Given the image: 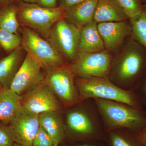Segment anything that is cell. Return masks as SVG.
Returning <instances> with one entry per match:
<instances>
[{"instance_id":"obj_23","label":"cell","mask_w":146,"mask_h":146,"mask_svg":"<svg viewBox=\"0 0 146 146\" xmlns=\"http://www.w3.org/2000/svg\"><path fill=\"white\" fill-rule=\"evenodd\" d=\"M22 39L18 34L0 28V47L11 52L20 47Z\"/></svg>"},{"instance_id":"obj_22","label":"cell","mask_w":146,"mask_h":146,"mask_svg":"<svg viewBox=\"0 0 146 146\" xmlns=\"http://www.w3.org/2000/svg\"><path fill=\"white\" fill-rule=\"evenodd\" d=\"M19 27L17 6L9 4L0 10V28L18 34Z\"/></svg>"},{"instance_id":"obj_2","label":"cell","mask_w":146,"mask_h":146,"mask_svg":"<svg viewBox=\"0 0 146 146\" xmlns=\"http://www.w3.org/2000/svg\"><path fill=\"white\" fill-rule=\"evenodd\" d=\"M146 72V49L131 39L113 60L109 78L121 89L133 91Z\"/></svg>"},{"instance_id":"obj_15","label":"cell","mask_w":146,"mask_h":146,"mask_svg":"<svg viewBox=\"0 0 146 146\" xmlns=\"http://www.w3.org/2000/svg\"><path fill=\"white\" fill-rule=\"evenodd\" d=\"M98 0H84L64 11V19L80 29L94 21Z\"/></svg>"},{"instance_id":"obj_18","label":"cell","mask_w":146,"mask_h":146,"mask_svg":"<svg viewBox=\"0 0 146 146\" xmlns=\"http://www.w3.org/2000/svg\"><path fill=\"white\" fill-rule=\"evenodd\" d=\"M129 19L116 0H98L94 21L97 23L121 22Z\"/></svg>"},{"instance_id":"obj_35","label":"cell","mask_w":146,"mask_h":146,"mask_svg":"<svg viewBox=\"0 0 146 146\" xmlns=\"http://www.w3.org/2000/svg\"><path fill=\"white\" fill-rule=\"evenodd\" d=\"M25 146L22 145H19V144L16 143H14L13 144V146Z\"/></svg>"},{"instance_id":"obj_33","label":"cell","mask_w":146,"mask_h":146,"mask_svg":"<svg viewBox=\"0 0 146 146\" xmlns=\"http://www.w3.org/2000/svg\"><path fill=\"white\" fill-rule=\"evenodd\" d=\"M18 2H25L27 3H37L38 0H16Z\"/></svg>"},{"instance_id":"obj_8","label":"cell","mask_w":146,"mask_h":146,"mask_svg":"<svg viewBox=\"0 0 146 146\" xmlns=\"http://www.w3.org/2000/svg\"><path fill=\"white\" fill-rule=\"evenodd\" d=\"M113 60L109 52L78 53L76 58L68 65L75 77L104 78L109 76Z\"/></svg>"},{"instance_id":"obj_26","label":"cell","mask_w":146,"mask_h":146,"mask_svg":"<svg viewBox=\"0 0 146 146\" xmlns=\"http://www.w3.org/2000/svg\"><path fill=\"white\" fill-rule=\"evenodd\" d=\"M14 143L8 126L0 122V146H12Z\"/></svg>"},{"instance_id":"obj_14","label":"cell","mask_w":146,"mask_h":146,"mask_svg":"<svg viewBox=\"0 0 146 146\" xmlns=\"http://www.w3.org/2000/svg\"><path fill=\"white\" fill-rule=\"evenodd\" d=\"M63 110L43 112L39 115L40 126L48 133L54 144L58 145L64 142L66 135Z\"/></svg>"},{"instance_id":"obj_11","label":"cell","mask_w":146,"mask_h":146,"mask_svg":"<svg viewBox=\"0 0 146 146\" xmlns=\"http://www.w3.org/2000/svg\"><path fill=\"white\" fill-rule=\"evenodd\" d=\"M42 67L30 55L27 53L14 76L10 89L19 96L27 94L44 80Z\"/></svg>"},{"instance_id":"obj_34","label":"cell","mask_w":146,"mask_h":146,"mask_svg":"<svg viewBox=\"0 0 146 146\" xmlns=\"http://www.w3.org/2000/svg\"><path fill=\"white\" fill-rule=\"evenodd\" d=\"M3 91V87L2 86L1 84L0 83V93Z\"/></svg>"},{"instance_id":"obj_17","label":"cell","mask_w":146,"mask_h":146,"mask_svg":"<svg viewBox=\"0 0 146 146\" xmlns=\"http://www.w3.org/2000/svg\"><path fill=\"white\" fill-rule=\"evenodd\" d=\"M23 53L22 49L19 47L0 60V83L4 91L10 89L13 79L23 63Z\"/></svg>"},{"instance_id":"obj_37","label":"cell","mask_w":146,"mask_h":146,"mask_svg":"<svg viewBox=\"0 0 146 146\" xmlns=\"http://www.w3.org/2000/svg\"><path fill=\"white\" fill-rule=\"evenodd\" d=\"M59 145H58V144H54L53 146H58Z\"/></svg>"},{"instance_id":"obj_10","label":"cell","mask_w":146,"mask_h":146,"mask_svg":"<svg viewBox=\"0 0 146 146\" xmlns=\"http://www.w3.org/2000/svg\"><path fill=\"white\" fill-rule=\"evenodd\" d=\"M39 115L20 106L8 125L14 143L25 146L32 145L40 127Z\"/></svg>"},{"instance_id":"obj_16","label":"cell","mask_w":146,"mask_h":146,"mask_svg":"<svg viewBox=\"0 0 146 146\" xmlns=\"http://www.w3.org/2000/svg\"><path fill=\"white\" fill-rule=\"evenodd\" d=\"M105 50L97 23L92 21L80 29L78 52H98Z\"/></svg>"},{"instance_id":"obj_20","label":"cell","mask_w":146,"mask_h":146,"mask_svg":"<svg viewBox=\"0 0 146 146\" xmlns=\"http://www.w3.org/2000/svg\"><path fill=\"white\" fill-rule=\"evenodd\" d=\"M105 146H144L135 133L125 129H116L106 132Z\"/></svg>"},{"instance_id":"obj_13","label":"cell","mask_w":146,"mask_h":146,"mask_svg":"<svg viewBox=\"0 0 146 146\" xmlns=\"http://www.w3.org/2000/svg\"><path fill=\"white\" fill-rule=\"evenodd\" d=\"M98 28L105 49L109 52L117 50L131 34L130 23L127 21L100 23Z\"/></svg>"},{"instance_id":"obj_24","label":"cell","mask_w":146,"mask_h":146,"mask_svg":"<svg viewBox=\"0 0 146 146\" xmlns=\"http://www.w3.org/2000/svg\"><path fill=\"white\" fill-rule=\"evenodd\" d=\"M129 18H133L140 14L143 9L141 0H116Z\"/></svg>"},{"instance_id":"obj_25","label":"cell","mask_w":146,"mask_h":146,"mask_svg":"<svg viewBox=\"0 0 146 146\" xmlns=\"http://www.w3.org/2000/svg\"><path fill=\"white\" fill-rule=\"evenodd\" d=\"M53 141L47 131L40 126L33 141L32 146H53Z\"/></svg>"},{"instance_id":"obj_29","label":"cell","mask_w":146,"mask_h":146,"mask_svg":"<svg viewBox=\"0 0 146 146\" xmlns=\"http://www.w3.org/2000/svg\"><path fill=\"white\" fill-rule=\"evenodd\" d=\"M64 146H105V144L104 141H96L77 142L67 144Z\"/></svg>"},{"instance_id":"obj_12","label":"cell","mask_w":146,"mask_h":146,"mask_svg":"<svg viewBox=\"0 0 146 146\" xmlns=\"http://www.w3.org/2000/svg\"><path fill=\"white\" fill-rule=\"evenodd\" d=\"M20 103L23 107L39 115L64 109L44 81L31 91L20 96Z\"/></svg>"},{"instance_id":"obj_32","label":"cell","mask_w":146,"mask_h":146,"mask_svg":"<svg viewBox=\"0 0 146 146\" xmlns=\"http://www.w3.org/2000/svg\"><path fill=\"white\" fill-rule=\"evenodd\" d=\"M12 0H0V7L3 8L5 6L10 4Z\"/></svg>"},{"instance_id":"obj_5","label":"cell","mask_w":146,"mask_h":146,"mask_svg":"<svg viewBox=\"0 0 146 146\" xmlns=\"http://www.w3.org/2000/svg\"><path fill=\"white\" fill-rule=\"evenodd\" d=\"M19 23L31 29L48 40L55 23L64 18V10L60 7L48 8L36 3L19 2L17 6Z\"/></svg>"},{"instance_id":"obj_9","label":"cell","mask_w":146,"mask_h":146,"mask_svg":"<svg viewBox=\"0 0 146 146\" xmlns=\"http://www.w3.org/2000/svg\"><path fill=\"white\" fill-rule=\"evenodd\" d=\"M80 29L64 18L55 23L48 41L60 55L71 63L78 53Z\"/></svg>"},{"instance_id":"obj_4","label":"cell","mask_w":146,"mask_h":146,"mask_svg":"<svg viewBox=\"0 0 146 146\" xmlns=\"http://www.w3.org/2000/svg\"><path fill=\"white\" fill-rule=\"evenodd\" d=\"M75 83L81 102L88 99H101L124 103L137 109L144 110L134 91L121 89L114 84L108 76L88 78L75 77Z\"/></svg>"},{"instance_id":"obj_6","label":"cell","mask_w":146,"mask_h":146,"mask_svg":"<svg viewBox=\"0 0 146 146\" xmlns=\"http://www.w3.org/2000/svg\"><path fill=\"white\" fill-rule=\"evenodd\" d=\"M44 82L59 101L64 109L80 102L75 83V76L68 64L46 70Z\"/></svg>"},{"instance_id":"obj_19","label":"cell","mask_w":146,"mask_h":146,"mask_svg":"<svg viewBox=\"0 0 146 146\" xmlns=\"http://www.w3.org/2000/svg\"><path fill=\"white\" fill-rule=\"evenodd\" d=\"M20 96L11 89L0 93V122L8 125L21 106Z\"/></svg>"},{"instance_id":"obj_31","label":"cell","mask_w":146,"mask_h":146,"mask_svg":"<svg viewBox=\"0 0 146 146\" xmlns=\"http://www.w3.org/2000/svg\"><path fill=\"white\" fill-rule=\"evenodd\" d=\"M136 134L143 145L146 146V127Z\"/></svg>"},{"instance_id":"obj_3","label":"cell","mask_w":146,"mask_h":146,"mask_svg":"<svg viewBox=\"0 0 146 146\" xmlns=\"http://www.w3.org/2000/svg\"><path fill=\"white\" fill-rule=\"evenodd\" d=\"M98 110L106 132L125 129L135 134L146 127L145 110L137 109L124 103L93 99Z\"/></svg>"},{"instance_id":"obj_28","label":"cell","mask_w":146,"mask_h":146,"mask_svg":"<svg viewBox=\"0 0 146 146\" xmlns=\"http://www.w3.org/2000/svg\"><path fill=\"white\" fill-rule=\"evenodd\" d=\"M84 0H57L58 7L64 11Z\"/></svg>"},{"instance_id":"obj_30","label":"cell","mask_w":146,"mask_h":146,"mask_svg":"<svg viewBox=\"0 0 146 146\" xmlns=\"http://www.w3.org/2000/svg\"><path fill=\"white\" fill-rule=\"evenodd\" d=\"M37 4L48 8H54L58 7L57 0H38Z\"/></svg>"},{"instance_id":"obj_21","label":"cell","mask_w":146,"mask_h":146,"mask_svg":"<svg viewBox=\"0 0 146 146\" xmlns=\"http://www.w3.org/2000/svg\"><path fill=\"white\" fill-rule=\"evenodd\" d=\"M131 39L146 49V4L140 14L129 19Z\"/></svg>"},{"instance_id":"obj_7","label":"cell","mask_w":146,"mask_h":146,"mask_svg":"<svg viewBox=\"0 0 146 146\" xmlns=\"http://www.w3.org/2000/svg\"><path fill=\"white\" fill-rule=\"evenodd\" d=\"M21 45L45 70L67 65L64 58L48 40L28 27L23 29Z\"/></svg>"},{"instance_id":"obj_1","label":"cell","mask_w":146,"mask_h":146,"mask_svg":"<svg viewBox=\"0 0 146 146\" xmlns=\"http://www.w3.org/2000/svg\"><path fill=\"white\" fill-rule=\"evenodd\" d=\"M64 110L66 135L64 142L104 141L106 132L93 99L84 100Z\"/></svg>"},{"instance_id":"obj_38","label":"cell","mask_w":146,"mask_h":146,"mask_svg":"<svg viewBox=\"0 0 146 146\" xmlns=\"http://www.w3.org/2000/svg\"><path fill=\"white\" fill-rule=\"evenodd\" d=\"M145 112L146 115V110H145Z\"/></svg>"},{"instance_id":"obj_27","label":"cell","mask_w":146,"mask_h":146,"mask_svg":"<svg viewBox=\"0 0 146 146\" xmlns=\"http://www.w3.org/2000/svg\"><path fill=\"white\" fill-rule=\"evenodd\" d=\"M143 106H146V72L133 91Z\"/></svg>"},{"instance_id":"obj_36","label":"cell","mask_w":146,"mask_h":146,"mask_svg":"<svg viewBox=\"0 0 146 146\" xmlns=\"http://www.w3.org/2000/svg\"><path fill=\"white\" fill-rule=\"evenodd\" d=\"M142 3L146 4V0H141Z\"/></svg>"}]
</instances>
